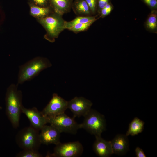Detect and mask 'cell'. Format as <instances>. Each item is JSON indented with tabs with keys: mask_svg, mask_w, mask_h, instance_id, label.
Returning <instances> with one entry per match:
<instances>
[{
	"mask_svg": "<svg viewBox=\"0 0 157 157\" xmlns=\"http://www.w3.org/2000/svg\"><path fill=\"white\" fill-rule=\"evenodd\" d=\"M22 93L17 85L12 84L8 88L6 96V113L13 126L18 128L22 113Z\"/></svg>",
	"mask_w": 157,
	"mask_h": 157,
	"instance_id": "6da1fadb",
	"label": "cell"
},
{
	"mask_svg": "<svg viewBox=\"0 0 157 157\" xmlns=\"http://www.w3.org/2000/svg\"><path fill=\"white\" fill-rule=\"evenodd\" d=\"M52 65L51 62L45 58L38 57L28 61L19 67L18 84H22L32 79L42 71Z\"/></svg>",
	"mask_w": 157,
	"mask_h": 157,
	"instance_id": "7a4b0ae2",
	"label": "cell"
},
{
	"mask_svg": "<svg viewBox=\"0 0 157 157\" xmlns=\"http://www.w3.org/2000/svg\"><path fill=\"white\" fill-rule=\"evenodd\" d=\"M82 123L80 124L83 128L95 137L101 136L106 130V120L104 115L95 110L91 109L84 117Z\"/></svg>",
	"mask_w": 157,
	"mask_h": 157,
	"instance_id": "3957f363",
	"label": "cell"
},
{
	"mask_svg": "<svg viewBox=\"0 0 157 157\" xmlns=\"http://www.w3.org/2000/svg\"><path fill=\"white\" fill-rule=\"evenodd\" d=\"M39 131L31 126L22 129L16 136L17 145L23 149L38 150L42 144L39 138Z\"/></svg>",
	"mask_w": 157,
	"mask_h": 157,
	"instance_id": "277c9868",
	"label": "cell"
},
{
	"mask_svg": "<svg viewBox=\"0 0 157 157\" xmlns=\"http://www.w3.org/2000/svg\"><path fill=\"white\" fill-rule=\"evenodd\" d=\"M56 13L50 14L46 17L37 19L38 22L45 28L47 34L45 38L51 42L58 37L60 33L65 29L64 21Z\"/></svg>",
	"mask_w": 157,
	"mask_h": 157,
	"instance_id": "5b68a950",
	"label": "cell"
},
{
	"mask_svg": "<svg viewBox=\"0 0 157 157\" xmlns=\"http://www.w3.org/2000/svg\"><path fill=\"white\" fill-rule=\"evenodd\" d=\"M48 123L57 129L61 133L64 132L75 134L81 129L80 124L67 115L65 113L47 117Z\"/></svg>",
	"mask_w": 157,
	"mask_h": 157,
	"instance_id": "8992f818",
	"label": "cell"
},
{
	"mask_svg": "<svg viewBox=\"0 0 157 157\" xmlns=\"http://www.w3.org/2000/svg\"><path fill=\"white\" fill-rule=\"evenodd\" d=\"M83 147L78 141L62 143L56 145L53 153H48L46 157H77L81 156Z\"/></svg>",
	"mask_w": 157,
	"mask_h": 157,
	"instance_id": "52a82bcc",
	"label": "cell"
},
{
	"mask_svg": "<svg viewBox=\"0 0 157 157\" xmlns=\"http://www.w3.org/2000/svg\"><path fill=\"white\" fill-rule=\"evenodd\" d=\"M68 101L55 93L49 103L41 111L47 117L55 116L65 113L67 108Z\"/></svg>",
	"mask_w": 157,
	"mask_h": 157,
	"instance_id": "ba28073f",
	"label": "cell"
},
{
	"mask_svg": "<svg viewBox=\"0 0 157 157\" xmlns=\"http://www.w3.org/2000/svg\"><path fill=\"white\" fill-rule=\"evenodd\" d=\"M92 103L84 97H76L68 101L67 108L72 112L73 117H84L91 110Z\"/></svg>",
	"mask_w": 157,
	"mask_h": 157,
	"instance_id": "9c48e42d",
	"label": "cell"
},
{
	"mask_svg": "<svg viewBox=\"0 0 157 157\" xmlns=\"http://www.w3.org/2000/svg\"><path fill=\"white\" fill-rule=\"evenodd\" d=\"M22 112L29 119L31 126L39 131L48 123L47 117L41 111H38L36 107L27 108L23 106Z\"/></svg>",
	"mask_w": 157,
	"mask_h": 157,
	"instance_id": "30bf717a",
	"label": "cell"
},
{
	"mask_svg": "<svg viewBox=\"0 0 157 157\" xmlns=\"http://www.w3.org/2000/svg\"><path fill=\"white\" fill-rule=\"evenodd\" d=\"M39 138L41 144L56 145L60 142L61 133L56 128L50 125H44L40 130Z\"/></svg>",
	"mask_w": 157,
	"mask_h": 157,
	"instance_id": "8fae6325",
	"label": "cell"
},
{
	"mask_svg": "<svg viewBox=\"0 0 157 157\" xmlns=\"http://www.w3.org/2000/svg\"><path fill=\"white\" fill-rule=\"evenodd\" d=\"M110 141L113 154L123 155L129 150V141L126 135H117Z\"/></svg>",
	"mask_w": 157,
	"mask_h": 157,
	"instance_id": "7c38bea8",
	"label": "cell"
},
{
	"mask_svg": "<svg viewBox=\"0 0 157 157\" xmlns=\"http://www.w3.org/2000/svg\"><path fill=\"white\" fill-rule=\"evenodd\" d=\"M93 145V150L97 156L100 157H108L113 154L110 141H108L101 136H96Z\"/></svg>",
	"mask_w": 157,
	"mask_h": 157,
	"instance_id": "4fadbf2b",
	"label": "cell"
},
{
	"mask_svg": "<svg viewBox=\"0 0 157 157\" xmlns=\"http://www.w3.org/2000/svg\"><path fill=\"white\" fill-rule=\"evenodd\" d=\"M49 6L54 13L62 15L68 12L72 6V0H49Z\"/></svg>",
	"mask_w": 157,
	"mask_h": 157,
	"instance_id": "5bb4252c",
	"label": "cell"
},
{
	"mask_svg": "<svg viewBox=\"0 0 157 157\" xmlns=\"http://www.w3.org/2000/svg\"><path fill=\"white\" fill-rule=\"evenodd\" d=\"M144 124L143 121L138 118H134L129 124L126 135L134 136L141 133L143 130Z\"/></svg>",
	"mask_w": 157,
	"mask_h": 157,
	"instance_id": "9a60e30c",
	"label": "cell"
},
{
	"mask_svg": "<svg viewBox=\"0 0 157 157\" xmlns=\"http://www.w3.org/2000/svg\"><path fill=\"white\" fill-rule=\"evenodd\" d=\"M30 14L37 19L44 18L51 13L50 6L41 7L29 3Z\"/></svg>",
	"mask_w": 157,
	"mask_h": 157,
	"instance_id": "2e32d148",
	"label": "cell"
},
{
	"mask_svg": "<svg viewBox=\"0 0 157 157\" xmlns=\"http://www.w3.org/2000/svg\"><path fill=\"white\" fill-rule=\"evenodd\" d=\"M72 6L74 10L81 15H88L90 12L89 8L85 0H75Z\"/></svg>",
	"mask_w": 157,
	"mask_h": 157,
	"instance_id": "e0dca14e",
	"label": "cell"
},
{
	"mask_svg": "<svg viewBox=\"0 0 157 157\" xmlns=\"http://www.w3.org/2000/svg\"><path fill=\"white\" fill-rule=\"evenodd\" d=\"M96 19L94 16H79L69 22H65V29H69L74 25L78 23H85L94 22Z\"/></svg>",
	"mask_w": 157,
	"mask_h": 157,
	"instance_id": "ac0fdd59",
	"label": "cell"
},
{
	"mask_svg": "<svg viewBox=\"0 0 157 157\" xmlns=\"http://www.w3.org/2000/svg\"><path fill=\"white\" fill-rule=\"evenodd\" d=\"M147 28L151 30L156 29L157 27V14L155 10H152L148 17L146 23Z\"/></svg>",
	"mask_w": 157,
	"mask_h": 157,
	"instance_id": "d6986e66",
	"label": "cell"
},
{
	"mask_svg": "<svg viewBox=\"0 0 157 157\" xmlns=\"http://www.w3.org/2000/svg\"><path fill=\"white\" fill-rule=\"evenodd\" d=\"M17 157H42V156L38 151L32 149H24L16 155Z\"/></svg>",
	"mask_w": 157,
	"mask_h": 157,
	"instance_id": "ffe728a7",
	"label": "cell"
},
{
	"mask_svg": "<svg viewBox=\"0 0 157 157\" xmlns=\"http://www.w3.org/2000/svg\"><path fill=\"white\" fill-rule=\"evenodd\" d=\"M93 22H90L85 23H77L73 25L68 29L74 32L83 31L87 29Z\"/></svg>",
	"mask_w": 157,
	"mask_h": 157,
	"instance_id": "44dd1931",
	"label": "cell"
},
{
	"mask_svg": "<svg viewBox=\"0 0 157 157\" xmlns=\"http://www.w3.org/2000/svg\"><path fill=\"white\" fill-rule=\"evenodd\" d=\"M29 3L41 7L49 6V0H28Z\"/></svg>",
	"mask_w": 157,
	"mask_h": 157,
	"instance_id": "7402d4cb",
	"label": "cell"
},
{
	"mask_svg": "<svg viewBox=\"0 0 157 157\" xmlns=\"http://www.w3.org/2000/svg\"><path fill=\"white\" fill-rule=\"evenodd\" d=\"M113 6L110 2L101 10V16L105 17L109 14L112 10Z\"/></svg>",
	"mask_w": 157,
	"mask_h": 157,
	"instance_id": "603a6c76",
	"label": "cell"
},
{
	"mask_svg": "<svg viewBox=\"0 0 157 157\" xmlns=\"http://www.w3.org/2000/svg\"><path fill=\"white\" fill-rule=\"evenodd\" d=\"M87 3L90 11L94 13L97 7V0H85Z\"/></svg>",
	"mask_w": 157,
	"mask_h": 157,
	"instance_id": "cb8c5ba5",
	"label": "cell"
},
{
	"mask_svg": "<svg viewBox=\"0 0 157 157\" xmlns=\"http://www.w3.org/2000/svg\"><path fill=\"white\" fill-rule=\"evenodd\" d=\"M141 1L152 9L157 8V0H141Z\"/></svg>",
	"mask_w": 157,
	"mask_h": 157,
	"instance_id": "d4e9b609",
	"label": "cell"
},
{
	"mask_svg": "<svg viewBox=\"0 0 157 157\" xmlns=\"http://www.w3.org/2000/svg\"><path fill=\"white\" fill-rule=\"evenodd\" d=\"M110 0H97V6L99 9L101 10L110 3Z\"/></svg>",
	"mask_w": 157,
	"mask_h": 157,
	"instance_id": "484cf974",
	"label": "cell"
},
{
	"mask_svg": "<svg viewBox=\"0 0 157 157\" xmlns=\"http://www.w3.org/2000/svg\"><path fill=\"white\" fill-rule=\"evenodd\" d=\"M136 157H146V156L142 149L138 147H137L135 149Z\"/></svg>",
	"mask_w": 157,
	"mask_h": 157,
	"instance_id": "4316f807",
	"label": "cell"
},
{
	"mask_svg": "<svg viewBox=\"0 0 157 157\" xmlns=\"http://www.w3.org/2000/svg\"><path fill=\"white\" fill-rule=\"evenodd\" d=\"M1 108H2L0 106V109H1Z\"/></svg>",
	"mask_w": 157,
	"mask_h": 157,
	"instance_id": "83f0119b",
	"label": "cell"
}]
</instances>
